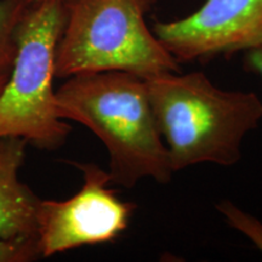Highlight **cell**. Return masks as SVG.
<instances>
[{
  "label": "cell",
  "instance_id": "1",
  "mask_svg": "<svg viewBox=\"0 0 262 262\" xmlns=\"http://www.w3.org/2000/svg\"><path fill=\"white\" fill-rule=\"evenodd\" d=\"M56 103L62 119L86 126L102 141L113 185L131 189L145 179L171 181L145 79L119 71L73 75L56 91Z\"/></svg>",
  "mask_w": 262,
  "mask_h": 262
},
{
  "label": "cell",
  "instance_id": "2",
  "mask_svg": "<svg viewBox=\"0 0 262 262\" xmlns=\"http://www.w3.org/2000/svg\"><path fill=\"white\" fill-rule=\"evenodd\" d=\"M146 84L173 172L203 163L234 165L262 120L256 94L220 89L203 72L164 74Z\"/></svg>",
  "mask_w": 262,
  "mask_h": 262
},
{
  "label": "cell",
  "instance_id": "3",
  "mask_svg": "<svg viewBox=\"0 0 262 262\" xmlns=\"http://www.w3.org/2000/svg\"><path fill=\"white\" fill-rule=\"evenodd\" d=\"M157 0H66L57 78L119 71L142 79L181 72L146 24Z\"/></svg>",
  "mask_w": 262,
  "mask_h": 262
},
{
  "label": "cell",
  "instance_id": "4",
  "mask_svg": "<svg viewBox=\"0 0 262 262\" xmlns=\"http://www.w3.org/2000/svg\"><path fill=\"white\" fill-rule=\"evenodd\" d=\"M66 22V0L29 8L14 31L15 56L0 91V139L19 137L41 149L61 147L72 127L58 116L54 90L57 44Z\"/></svg>",
  "mask_w": 262,
  "mask_h": 262
},
{
  "label": "cell",
  "instance_id": "5",
  "mask_svg": "<svg viewBox=\"0 0 262 262\" xmlns=\"http://www.w3.org/2000/svg\"><path fill=\"white\" fill-rule=\"evenodd\" d=\"M83 173V186L66 201L39 202L37 241L40 257L116 241L129 227L136 205L110 187V172L94 163L71 162Z\"/></svg>",
  "mask_w": 262,
  "mask_h": 262
},
{
  "label": "cell",
  "instance_id": "6",
  "mask_svg": "<svg viewBox=\"0 0 262 262\" xmlns=\"http://www.w3.org/2000/svg\"><path fill=\"white\" fill-rule=\"evenodd\" d=\"M153 33L180 63L245 52L262 45V0H205L186 17L156 22Z\"/></svg>",
  "mask_w": 262,
  "mask_h": 262
},
{
  "label": "cell",
  "instance_id": "7",
  "mask_svg": "<svg viewBox=\"0 0 262 262\" xmlns=\"http://www.w3.org/2000/svg\"><path fill=\"white\" fill-rule=\"evenodd\" d=\"M27 141L0 139V239H37L40 199L19 180Z\"/></svg>",
  "mask_w": 262,
  "mask_h": 262
},
{
  "label": "cell",
  "instance_id": "8",
  "mask_svg": "<svg viewBox=\"0 0 262 262\" xmlns=\"http://www.w3.org/2000/svg\"><path fill=\"white\" fill-rule=\"evenodd\" d=\"M26 9L21 0H0V60L9 68L15 56L14 31Z\"/></svg>",
  "mask_w": 262,
  "mask_h": 262
},
{
  "label": "cell",
  "instance_id": "9",
  "mask_svg": "<svg viewBox=\"0 0 262 262\" xmlns=\"http://www.w3.org/2000/svg\"><path fill=\"white\" fill-rule=\"evenodd\" d=\"M216 210L232 228L245 235L262 253V222L258 219L244 211L228 199L219 202L216 204Z\"/></svg>",
  "mask_w": 262,
  "mask_h": 262
},
{
  "label": "cell",
  "instance_id": "10",
  "mask_svg": "<svg viewBox=\"0 0 262 262\" xmlns=\"http://www.w3.org/2000/svg\"><path fill=\"white\" fill-rule=\"evenodd\" d=\"M40 257L38 241L27 239H0V262H29Z\"/></svg>",
  "mask_w": 262,
  "mask_h": 262
},
{
  "label": "cell",
  "instance_id": "11",
  "mask_svg": "<svg viewBox=\"0 0 262 262\" xmlns=\"http://www.w3.org/2000/svg\"><path fill=\"white\" fill-rule=\"evenodd\" d=\"M244 68L262 79V45L244 52Z\"/></svg>",
  "mask_w": 262,
  "mask_h": 262
},
{
  "label": "cell",
  "instance_id": "12",
  "mask_svg": "<svg viewBox=\"0 0 262 262\" xmlns=\"http://www.w3.org/2000/svg\"><path fill=\"white\" fill-rule=\"evenodd\" d=\"M9 73H10V71H9V72L0 71V91H2L3 86H4V85H5L6 80H8V78H9Z\"/></svg>",
  "mask_w": 262,
  "mask_h": 262
},
{
  "label": "cell",
  "instance_id": "13",
  "mask_svg": "<svg viewBox=\"0 0 262 262\" xmlns=\"http://www.w3.org/2000/svg\"><path fill=\"white\" fill-rule=\"evenodd\" d=\"M21 2H22V4L25 5V8H29V6L38 4V3L44 2V0H21Z\"/></svg>",
  "mask_w": 262,
  "mask_h": 262
},
{
  "label": "cell",
  "instance_id": "14",
  "mask_svg": "<svg viewBox=\"0 0 262 262\" xmlns=\"http://www.w3.org/2000/svg\"><path fill=\"white\" fill-rule=\"evenodd\" d=\"M0 71H4V72H9L10 71V68L6 67V66L3 63L2 60H0Z\"/></svg>",
  "mask_w": 262,
  "mask_h": 262
}]
</instances>
